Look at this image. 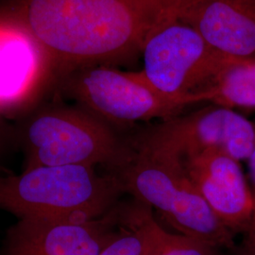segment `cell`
<instances>
[{
	"label": "cell",
	"mask_w": 255,
	"mask_h": 255,
	"mask_svg": "<svg viewBox=\"0 0 255 255\" xmlns=\"http://www.w3.org/2000/svg\"><path fill=\"white\" fill-rule=\"evenodd\" d=\"M195 0H22L18 15L46 51L54 84L95 65L135 61L157 28Z\"/></svg>",
	"instance_id": "obj_1"
},
{
	"label": "cell",
	"mask_w": 255,
	"mask_h": 255,
	"mask_svg": "<svg viewBox=\"0 0 255 255\" xmlns=\"http://www.w3.org/2000/svg\"><path fill=\"white\" fill-rule=\"evenodd\" d=\"M114 174L95 166H37L0 175V210L27 218L90 220L113 209L123 193Z\"/></svg>",
	"instance_id": "obj_2"
},
{
	"label": "cell",
	"mask_w": 255,
	"mask_h": 255,
	"mask_svg": "<svg viewBox=\"0 0 255 255\" xmlns=\"http://www.w3.org/2000/svg\"><path fill=\"white\" fill-rule=\"evenodd\" d=\"M25 169L57 165L123 164L130 147L114 127L81 106L50 103L34 108L15 128Z\"/></svg>",
	"instance_id": "obj_3"
},
{
	"label": "cell",
	"mask_w": 255,
	"mask_h": 255,
	"mask_svg": "<svg viewBox=\"0 0 255 255\" xmlns=\"http://www.w3.org/2000/svg\"><path fill=\"white\" fill-rule=\"evenodd\" d=\"M114 174L123 191L153 207L184 237L214 248H234V236L214 214L176 161L131 148Z\"/></svg>",
	"instance_id": "obj_4"
},
{
	"label": "cell",
	"mask_w": 255,
	"mask_h": 255,
	"mask_svg": "<svg viewBox=\"0 0 255 255\" xmlns=\"http://www.w3.org/2000/svg\"><path fill=\"white\" fill-rule=\"evenodd\" d=\"M56 87L112 126L170 119L200 103L197 95L166 96L153 88L139 71L125 72L109 65L78 69L61 79Z\"/></svg>",
	"instance_id": "obj_5"
},
{
	"label": "cell",
	"mask_w": 255,
	"mask_h": 255,
	"mask_svg": "<svg viewBox=\"0 0 255 255\" xmlns=\"http://www.w3.org/2000/svg\"><path fill=\"white\" fill-rule=\"evenodd\" d=\"M255 126L235 110L214 104L178 115L146 128L133 147L179 162L206 150H217L238 162L248 161Z\"/></svg>",
	"instance_id": "obj_6"
},
{
	"label": "cell",
	"mask_w": 255,
	"mask_h": 255,
	"mask_svg": "<svg viewBox=\"0 0 255 255\" xmlns=\"http://www.w3.org/2000/svg\"><path fill=\"white\" fill-rule=\"evenodd\" d=\"M143 78L157 91L176 98L203 89L229 56L210 46L183 19L175 18L157 28L142 50Z\"/></svg>",
	"instance_id": "obj_7"
},
{
	"label": "cell",
	"mask_w": 255,
	"mask_h": 255,
	"mask_svg": "<svg viewBox=\"0 0 255 255\" xmlns=\"http://www.w3.org/2000/svg\"><path fill=\"white\" fill-rule=\"evenodd\" d=\"M53 82L48 56L23 20L0 16V114L30 112Z\"/></svg>",
	"instance_id": "obj_8"
},
{
	"label": "cell",
	"mask_w": 255,
	"mask_h": 255,
	"mask_svg": "<svg viewBox=\"0 0 255 255\" xmlns=\"http://www.w3.org/2000/svg\"><path fill=\"white\" fill-rule=\"evenodd\" d=\"M121 228L119 204L90 220L20 219L7 232L2 255H101Z\"/></svg>",
	"instance_id": "obj_9"
},
{
	"label": "cell",
	"mask_w": 255,
	"mask_h": 255,
	"mask_svg": "<svg viewBox=\"0 0 255 255\" xmlns=\"http://www.w3.org/2000/svg\"><path fill=\"white\" fill-rule=\"evenodd\" d=\"M218 219L233 232L247 233L255 219V199L240 162L206 150L178 162Z\"/></svg>",
	"instance_id": "obj_10"
},
{
	"label": "cell",
	"mask_w": 255,
	"mask_h": 255,
	"mask_svg": "<svg viewBox=\"0 0 255 255\" xmlns=\"http://www.w3.org/2000/svg\"><path fill=\"white\" fill-rule=\"evenodd\" d=\"M181 18L220 53L255 58V0H195Z\"/></svg>",
	"instance_id": "obj_11"
},
{
	"label": "cell",
	"mask_w": 255,
	"mask_h": 255,
	"mask_svg": "<svg viewBox=\"0 0 255 255\" xmlns=\"http://www.w3.org/2000/svg\"><path fill=\"white\" fill-rule=\"evenodd\" d=\"M197 95L201 103L229 109L255 110V58L228 57L212 81Z\"/></svg>",
	"instance_id": "obj_12"
},
{
	"label": "cell",
	"mask_w": 255,
	"mask_h": 255,
	"mask_svg": "<svg viewBox=\"0 0 255 255\" xmlns=\"http://www.w3.org/2000/svg\"><path fill=\"white\" fill-rule=\"evenodd\" d=\"M122 228L101 255H153L161 231L148 206H120Z\"/></svg>",
	"instance_id": "obj_13"
},
{
	"label": "cell",
	"mask_w": 255,
	"mask_h": 255,
	"mask_svg": "<svg viewBox=\"0 0 255 255\" xmlns=\"http://www.w3.org/2000/svg\"><path fill=\"white\" fill-rule=\"evenodd\" d=\"M216 248L182 235H172L161 229L153 255H218Z\"/></svg>",
	"instance_id": "obj_14"
},
{
	"label": "cell",
	"mask_w": 255,
	"mask_h": 255,
	"mask_svg": "<svg viewBox=\"0 0 255 255\" xmlns=\"http://www.w3.org/2000/svg\"><path fill=\"white\" fill-rule=\"evenodd\" d=\"M3 116L0 114V159L4 154L9 146L17 145L16 131L15 128L9 127V125L3 119ZM11 174L9 169L0 163V175Z\"/></svg>",
	"instance_id": "obj_15"
},
{
	"label": "cell",
	"mask_w": 255,
	"mask_h": 255,
	"mask_svg": "<svg viewBox=\"0 0 255 255\" xmlns=\"http://www.w3.org/2000/svg\"><path fill=\"white\" fill-rule=\"evenodd\" d=\"M246 238L238 251V255H255V234L248 231Z\"/></svg>",
	"instance_id": "obj_16"
},
{
	"label": "cell",
	"mask_w": 255,
	"mask_h": 255,
	"mask_svg": "<svg viewBox=\"0 0 255 255\" xmlns=\"http://www.w3.org/2000/svg\"><path fill=\"white\" fill-rule=\"evenodd\" d=\"M249 162V169H250V177H251V181H252V191H253V195H254V199H255V145H254V148L253 151L251 153V156L248 159ZM253 226H255V219H254V223ZM252 226V227H253Z\"/></svg>",
	"instance_id": "obj_17"
},
{
	"label": "cell",
	"mask_w": 255,
	"mask_h": 255,
	"mask_svg": "<svg viewBox=\"0 0 255 255\" xmlns=\"http://www.w3.org/2000/svg\"><path fill=\"white\" fill-rule=\"evenodd\" d=\"M249 231H252V232H254L255 234V226H253V227H251V229L249 230Z\"/></svg>",
	"instance_id": "obj_18"
}]
</instances>
